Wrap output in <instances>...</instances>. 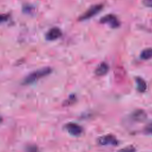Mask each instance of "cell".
<instances>
[{"instance_id": "obj_14", "label": "cell", "mask_w": 152, "mask_h": 152, "mask_svg": "<svg viewBox=\"0 0 152 152\" xmlns=\"http://www.w3.org/2000/svg\"><path fill=\"white\" fill-rule=\"evenodd\" d=\"M8 15L7 14H0V24L8 20Z\"/></svg>"}, {"instance_id": "obj_12", "label": "cell", "mask_w": 152, "mask_h": 152, "mask_svg": "<svg viewBox=\"0 0 152 152\" xmlns=\"http://www.w3.org/2000/svg\"><path fill=\"white\" fill-rule=\"evenodd\" d=\"M144 131L147 134H152V122L145 127Z\"/></svg>"}, {"instance_id": "obj_7", "label": "cell", "mask_w": 152, "mask_h": 152, "mask_svg": "<svg viewBox=\"0 0 152 152\" xmlns=\"http://www.w3.org/2000/svg\"><path fill=\"white\" fill-rule=\"evenodd\" d=\"M131 118L135 121L143 122L147 118V113L143 110L138 109L132 113Z\"/></svg>"}, {"instance_id": "obj_9", "label": "cell", "mask_w": 152, "mask_h": 152, "mask_svg": "<svg viewBox=\"0 0 152 152\" xmlns=\"http://www.w3.org/2000/svg\"><path fill=\"white\" fill-rule=\"evenodd\" d=\"M135 82L137 84V88L139 92L140 93H144L146 91L147 86L146 84V82L144 81V80L141 77H136L135 78Z\"/></svg>"}, {"instance_id": "obj_1", "label": "cell", "mask_w": 152, "mask_h": 152, "mask_svg": "<svg viewBox=\"0 0 152 152\" xmlns=\"http://www.w3.org/2000/svg\"><path fill=\"white\" fill-rule=\"evenodd\" d=\"M51 72H52V69L50 67H44V68L39 69L30 73L28 75H27L24 78L23 81V84L25 85L31 84L37 81L40 78H42L50 74Z\"/></svg>"}, {"instance_id": "obj_13", "label": "cell", "mask_w": 152, "mask_h": 152, "mask_svg": "<svg viewBox=\"0 0 152 152\" xmlns=\"http://www.w3.org/2000/svg\"><path fill=\"white\" fill-rule=\"evenodd\" d=\"M142 2L144 6L152 8V0H142Z\"/></svg>"}, {"instance_id": "obj_8", "label": "cell", "mask_w": 152, "mask_h": 152, "mask_svg": "<svg viewBox=\"0 0 152 152\" xmlns=\"http://www.w3.org/2000/svg\"><path fill=\"white\" fill-rule=\"evenodd\" d=\"M109 65L107 63L103 62L100 63L95 69V74L98 76H103L109 71Z\"/></svg>"}, {"instance_id": "obj_2", "label": "cell", "mask_w": 152, "mask_h": 152, "mask_svg": "<svg viewBox=\"0 0 152 152\" xmlns=\"http://www.w3.org/2000/svg\"><path fill=\"white\" fill-rule=\"evenodd\" d=\"M103 8V5L102 4H96L91 6L83 15L80 17L79 20L84 21L90 19V18L94 17L99 12H100L102 10Z\"/></svg>"}, {"instance_id": "obj_6", "label": "cell", "mask_w": 152, "mask_h": 152, "mask_svg": "<svg viewBox=\"0 0 152 152\" xmlns=\"http://www.w3.org/2000/svg\"><path fill=\"white\" fill-rule=\"evenodd\" d=\"M62 36L61 30L57 27L50 28L46 34L45 37L48 40L53 41L59 39Z\"/></svg>"}, {"instance_id": "obj_10", "label": "cell", "mask_w": 152, "mask_h": 152, "mask_svg": "<svg viewBox=\"0 0 152 152\" xmlns=\"http://www.w3.org/2000/svg\"><path fill=\"white\" fill-rule=\"evenodd\" d=\"M140 58L143 60H148L152 58V48H148L143 49L140 53Z\"/></svg>"}, {"instance_id": "obj_4", "label": "cell", "mask_w": 152, "mask_h": 152, "mask_svg": "<svg viewBox=\"0 0 152 152\" xmlns=\"http://www.w3.org/2000/svg\"><path fill=\"white\" fill-rule=\"evenodd\" d=\"M97 142L101 145L115 146L118 144V140L112 134H107L99 137L97 140Z\"/></svg>"}, {"instance_id": "obj_5", "label": "cell", "mask_w": 152, "mask_h": 152, "mask_svg": "<svg viewBox=\"0 0 152 152\" xmlns=\"http://www.w3.org/2000/svg\"><path fill=\"white\" fill-rule=\"evenodd\" d=\"M65 128L66 131L72 135L74 136H78L81 135L83 132V128L74 122H69L65 125Z\"/></svg>"}, {"instance_id": "obj_3", "label": "cell", "mask_w": 152, "mask_h": 152, "mask_svg": "<svg viewBox=\"0 0 152 152\" xmlns=\"http://www.w3.org/2000/svg\"><path fill=\"white\" fill-rule=\"evenodd\" d=\"M100 22L102 24H108L109 27L112 28H117L121 24V23L116 16L112 14H109L102 17L100 20Z\"/></svg>"}, {"instance_id": "obj_11", "label": "cell", "mask_w": 152, "mask_h": 152, "mask_svg": "<svg viewBox=\"0 0 152 152\" xmlns=\"http://www.w3.org/2000/svg\"><path fill=\"white\" fill-rule=\"evenodd\" d=\"M136 148L134 145H130L120 148L117 152H135Z\"/></svg>"}, {"instance_id": "obj_15", "label": "cell", "mask_w": 152, "mask_h": 152, "mask_svg": "<svg viewBox=\"0 0 152 152\" xmlns=\"http://www.w3.org/2000/svg\"><path fill=\"white\" fill-rule=\"evenodd\" d=\"M28 152H37V149L35 146H30L27 149Z\"/></svg>"}, {"instance_id": "obj_16", "label": "cell", "mask_w": 152, "mask_h": 152, "mask_svg": "<svg viewBox=\"0 0 152 152\" xmlns=\"http://www.w3.org/2000/svg\"><path fill=\"white\" fill-rule=\"evenodd\" d=\"M2 121V118L1 117H0V123H1Z\"/></svg>"}]
</instances>
